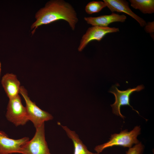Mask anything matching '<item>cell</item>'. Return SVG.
<instances>
[{
  "label": "cell",
  "instance_id": "obj_8",
  "mask_svg": "<svg viewBox=\"0 0 154 154\" xmlns=\"http://www.w3.org/2000/svg\"><path fill=\"white\" fill-rule=\"evenodd\" d=\"M29 141L28 137L18 139L10 138L5 133L0 131V154L21 153L23 147Z\"/></svg>",
  "mask_w": 154,
  "mask_h": 154
},
{
  "label": "cell",
  "instance_id": "obj_13",
  "mask_svg": "<svg viewBox=\"0 0 154 154\" xmlns=\"http://www.w3.org/2000/svg\"><path fill=\"white\" fill-rule=\"evenodd\" d=\"M131 6L133 8L139 10L144 14L154 13V0H129Z\"/></svg>",
  "mask_w": 154,
  "mask_h": 154
},
{
  "label": "cell",
  "instance_id": "obj_9",
  "mask_svg": "<svg viewBox=\"0 0 154 154\" xmlns=\"http://www.w3.org/2000/svg\"><path fill=\"white\" fill-rule=\"evenodd\" d=\"M110 11L114 13L116 12L125 13L137 21L142 27H145L147 23L143 18L134 13L129 7L128 2L124 0H103Z\"/></svg>",
  "mask_w": 154,
  "mask_h": 154
},
{
  "label": "cell",
  "instance_id": "obj_7",
  "mask_svg": "<svg viewBox=\"0 0 154 154\" xmlns=\"http://www.w3.org/2000/svg\"><path fill=\"white\" fill-rule=\"evenodd\" d=\"M119 31V28L116 27L96 26L89 27L82 37L78 50L82 51L90 42L94 40L100 41L106 34Z\"/></svg>",
  "mask_w": 154,
  "mask_h": 154
},
{
  "label": "cell",
  "instance_id": "obj_4",
  "mask_svg": "<svg viewBox=\"0 0 154 154\" xmlns=\"http://www.w3.org/2000/svg\"><path fill=\"white\" fill-rule=\"evenodd\" d=\"M23 154H51L45 137L44 123L36 128L33 138L23 147Z\"/></svg>",
  "mask_w": 154,
  "mask_h": 154
},
{
  "label": "cell",
  "instance_id": "obj_1",
  "mask_svg": "<svg viewBox=\"0 0 154 154\" xmlns=\"http://www.w3.org/2000/svg\"><path fill=\"white\" fill-rule=\"evenodd\" d=\"M36 20L31 26L33 33L39 26L62 20L67 22L72 29L74 30L78 19L76 11L72 5L63 0L48 2L44 7L37 13Z\"/></svg>",
  "mask_w": 154,
  "mask_h": 154
},
{
  "label": "cell",
  "instance_id": "obj_17",
  "mask_svg": "<svg viewBox=\"0 0 154 154\" xmlns=\"http://www.w3.org/2000/svg\"><path fill=\"white\" fill-rule=\"evenodd\" d=\"M1 64L0 62V75H1Z\"/></svg>",
  "mask_w": 154,
  "mask_h": 154
},
{
  "label": "cell",
  "instance_id": "obj_10",
  "mask_svg": "<svg viewBox=\"0 0 154 154\" xmlns=\"http://www.w3.org/2000/svg\"><path fill=\"white\" fill-rule=\"evenodd\" d=\"M127 17L124 15H120L112 13L109 15H101L97 17H85L84 20L92 26L107 27L111 23L115 22H124Z\"/></svg>",
  "mask_w": 154,
  "mask_h": 154
},
{
  "label": "cell",
  "instance_id": "obj_14",
  "mask_svg": "<svg viewBox=\"0 0 154 154\" xmlns=\"http://www.w3.org/2000/svg\"><path fill=\"white\" fill-rule=\"evenodd\" d=\"M106 6L104 1H93L89 3L86 6L85 11L88 14H91L100 12Z\"/></svg>",
  "mask_w": 154,
  "mask_h": 154
},
{
  "label": "cell",
  "instance_id": "obj_12",
  "mask_svg": "<svg viewBox=\"0 0 154 154\" xmlns=\"http://www.w3.org/2000/svg\"><path fill=\"white\" fill-rule=\"evenodd\" d=\"M61 126L73 142L74 147V154H100L89 151L75 131L71 130L66 126Z\"/></svg>",
  "mask_w": 154,
  "mask_h": 154
},
{
  "label": "cell",
  "instance_id": "obj_6",
  "mask_svg": "<svg viewBox=\"0 0 154 154\" xmlns=\"http://www.w3.org/2000/svg\"><path fill=\"white\" fill-rule=\"evenodd\" d=\"M144 88V86L143 85H140L135 88H129L125 90H120L118 89L116 86H113L109 91L110 92L114 94L115 98V102L111 105L113 113L123 119L124 116L121 113L120 107L123 106L127 105L131 107L133 110L139 114V112L134 109L130 105V97L133 92L140 91Z\"/></svg>",
  "mask_w": 154,
  "mask_h": 154
},
{
  "label": "cell",
  "instance_id": "obj_3",
  "mask_svg": "<svg viewBox=\"0 0 154 154\" xmlns=\"http://www.w3.org/2000/svg\"><path fill=\"white\" fill-rule=\"evenodd\" d=\"M19 93L25 100L29 120L32 122L36 128L40 126L45 121L53 119L51 114L41 109L30 100L27 90L23 86H21Z\"/></svg>",
  "mask_w": 154,
  "mask_h": 154
},
{
  "label": "cell",
  "instance_id": "obj_5",
  "mask_svg": "<svg viewBox=\"0 0 154 154\" xmlns=\"http://www.w3.org/2000/svg\"><path fill=\"white\" fill-rule=\"evenodd\" d=\"M6 117L17 126L24 125L29 121L25 107L22 104L19 95L9 99Z\"/></svg>",
  "mask_w": 154,
  "mask_h": 154
},
{
  "label": "cell",
  "instance_id": "obj_16",
  "mask_svg": "<svg viewBox=\"0 0 154 154\" xmlns=\"http://www.w3.org/2000/svg\"><path fill=\"white\" fill-rule=\"evenodd\" d=\"M145 30L148 33H149L151 37L154 39V22H148L145 26Z\"/></svg>",
  "mask_w": 154,
  "mask_h": 154
},
{
  "label": "cell",
  "instance_id": "obj_2",
  "mask_svg": "<svg viewBox=\"0 0 154 154\" xmlns=\"http://www.w3.org/2000/svg\"><path fill=\"white\" fill-rule=\"evenodd\" d=\"M140 126H137L130 131L125 130L119 133L112 135L109 141L96 146L94 149L97 153H100L104 149L114 146L131 148L133 144L135 145L139 142L137 137L140 134Z\"/></svg>",
  "mask_w": 154,
  "mask_h": 154
},
{
  "label": "cell",
  "instance_id": "obj_11",
  "mask_svg": "<svg viewBox=\"0 0 154 154\" xmlns=\"http://www.w3.org/2000/svg\"><path fill=\"white\" fill-rule=\"evenodd\" d=\"M1 83L9 99L19 95L20 83L15 74L9 73L5 74L2 78Z\"/></svg>",
  "mask_w": 154,
  "mask_h": 154
},
{
  "label": "cell",
  "instance_id": "obj_15",
  "mask_svg": "<svg viewBox=\"0 0 154 154\" xmlns=\"http://www.w3.org/2000/svg\"><path fill=\"white\" fill-rule=\"evenodd\" d=\"M144 146L141 142L129 148L126 154H142L144 150Z\"/></svg>",
  "mask_w": 154,
  "mask_h": 154
}]
</instances>
